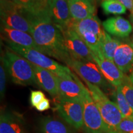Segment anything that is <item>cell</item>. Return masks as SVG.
Returning a JSON list of instances; mask_svg holds the SVG:
<instances>
[{
	"label": "cell",
	"mask_w": 133,
	"mask_h": 133,
	"mask_svg": "<svg viewBox=\"0 0 133 133\" xmlns=\"http://www.w3.org/2000/svg\"><path fill=\"white\" fill-rule=\"evenodd\" d=\"M45 97V95L41 91H31L30 102L31 105L35 108Z\"/></svg>",
	"instance_id": "4316f807"
},
{
	"label": "cell",
	"mask_w": 133,
	"mask_h": 133,
	"mask_svg": "<svg viewBox=\"0 0 133 133\" xmlns=\"http://www.w3.org/2000/svg\"><path fill=\"white\" fill-rule=\"evenodd\" d=\"M30 24L32 36L39 52L67 64L71 59L65 45L62 31L50 18L48 11L33 14L24 10Z\"/></svg>",
	"instance_id": "6da1fadb"
},
{
	"label": "cell",
	"mask_w": 133,
	"mask_h": 133,
	"mask_svg": "<svg viewBox=\"0 0 133 133\" xmlns=\"http://www.w3.org/2000/svg\"><path fill=\"white\" fill-rule=\"evenodd\" d=\"M59 28L64 36L66 49L71 58L80 61L94 62L91 50L72 28L70 26Z\"/></svg>",
	"instance_id": "9c48e42d"
},
{
	"label": "cell",
	"mask_w": 133,
	"mask_h": 133,
	"mask_svg": "<svg viewBox=\"0 0 133 133\" xmlns=\"http://www.w3.org/2000/svg\"><path fill=\"white\" fill-rule=\"evenodd\" d=\"M6 69L4 65L1 62L0 65V94L1 99L4 97L6 91Z\"/></svg>",
	"instance_id": "83f0119b"
},
{
	"label": "cell",
	"mask_w": 133,
	"mask_h": 133,
	"mask_svg": "<svg viewBox=\"0 0 133 133\" xmlns=\"http://www.w3.org/2000/svg\"><path fill=\"white\" fill-rule=\"evenodd\" d=\"M1 62L15 84L22 86L37 84L33 64L21 55L8 48L1 57Z\"/></svg>",
	"instance_id": "7a4b0ae2"
},
{
	"label": "cell",
	"mask_w": 133,
	"mask_h": 133,
	"mask_svg": "<svg viewBox=\"0 0 133 133\" xmlns=\"http://www.w3.org/2000/svg\"><path fill=\"white\" fill-rule=\"evenodd\" d=\"M1 25L30 33L31 26L24 9L10 0H1Z\"/></svg>",
	"instance_id": "ba28073f"
},
{
	"label": "cell",
	"mask_w": 133,
	"mask_h": 133,
	"mask_svg": "<svg viewBox=\"0 0 133 133\" xmlns=\"http://www.w3.org/2000/svg\"><path fill=\"white\" fill-rule=\"evenodd\" d=\"M99 133H118V132H116L115 131H110V132H99Z\"/></svg>",
	"instance_id": "836d02e7"
},
{
	"label": "cell",
	"mask_w": 133,
	"mask_h": 133,
	"mask_svg": "<svg viewBox=\"0 0 133 133\" xmlns=\"http://www.w3.org/2000/svg\"><path fill=\"white\" fill-rule=\"evenodd\" d=\"M120 44L121 41L119 39L111 37L105 31L104 38L101 45V52L105 58L114 61L115 53Z\"/></svg>",
	"instance_id": "44dd1931"
},
{
	"label": "cell",
	"mask_w": 133,
	"mask_h": 133,
	"mask_svg": "<svg viewBox=\"0 0 133 133\" xmlns=\"http://www.w3.org/2000/svg\"><path fill=\"white\" fill-rule=\"evenodd\" d=\"M119 86L126 101L133 110V83L129 76L124 75L123 82Z\"/></svg>",
	"instance_id": "d4e9b609"
},
{
	"label": "cell",
	"mask_w": 133,
	"mask_h": 133,
	"mask_svg": "<svg viewBox=\"0 0 133 133\" xmlns=\"http://www.w3.org/2000/svg\"><path fill=\"white\" fill-rule=\"evenodd\" d=\"M54 104L55 110L63 121L76 129L83 128V105L81 101L57 96L54 99Z\"/></svg>",
	"instance_id": "52a82bcc"
},
{
	"label": "cell",
	"mask_w": 133,
	"mask_h": 133,
	"mask_svg": "<svg viewBox=\"0 0 133 133\" xmlns=\"http://www.w3.org/2000/svg\"><path fill=\"white\" fill-rule=\"evenodd\" d=\"M71 18L76 21L96 16V5L88 0H68Z\"/></svg>",
	"instance_id": "ac0fdd59"
},
{
	"label": "cell",
	"mask_w": 133,
	"mask_h": 133,
	"mask_svg": "<svg viewBox=\"0 0 133 133\" xmlns=\"http://www.w3.org/2000/svg\"><path fill=\"white\" fill-rule=\"evenodd\" d=\"M51 108L49 100L47 98H44L39 104L35 107V109L39 112H44Z\"/></svg>",
	"instance_id": "f1b7e54d"
},
{
	"label": "cell",
	"mask_w": 133,
	"mask_h": 133,
	"mask_svg": "<svg viewBox=\"0 0 133 133\" xmlns=\"http://www.w3.org/2000/svg\"><path fill=\"white\" fill-rule=\"evenodd\" d=\"M88 1H91V3H94V4H96H96H97V0H88Z\"/></svg>",
	"instance_id": "d6a6232c"
},
{
	"label": "cell",
	"mask_w": 133,
	"mask_h": 133,
	"mask_svg": "<svg viewBox=\"0 0 133 133\" xmlns=\"http://www.w3.org/2000/svg\"><path fill=\"white\" fill-rule=\"evenodd\" d=\"M48 13L51 20L59 27H65L71 18L68 0H53L48 6Z\"/></svg>",
	"instance_id": "5bb4252c"
},
{
	"label": "cell",
	"mask_w": 133,
	"mask_h": 133,
	"mask_svg": "<svg viewBox=\"0 0 133 133\" xmlns=\"http://www.w3.org/2000/svg\"><path fill=\"white\" fill-rule=\"evenodd\" d=\"M92 58L99 66L100 70L110 84L117 88L121 85L124 78V75L116 66L114 61L105 58L101 52H92Z\"/></svg>",
	"instance_id": "8fae6325"
},
{
	"label": "cell",
	"mask_w": 133,
	"mask_h": 133,
	"mask_svg": "<svg viewBox=\"0 0 133 133\" xmlns=\"http://www.w3.org/2000/svg\"><path fill=\"white\" fill-rule=\"evenodd\" d=\"M81 102L83 105L84 125L83 128L84 132L99 133L115 131L105 123L99 108L93 100L89 89L85 86L83 88Z\"/></svg>",
	"instance_id": "5b68a950"
},
{
	"label": "cell",
	"mask_w": 133,
	"mask_h": 133,
	"mask_svg": "<svg viewBox=\"0 0 133 133\" xmlns=\"http://www.w3.org/2000/svg\"><path fill=\"white\" fill-rule=\"evenodd\" d=\"M36 84L51 96L56 97L59 96L57 78L54 74L48 70L33 64Z\"/></svg>",
	"instance_id": "2e32d148"
},
{
	"label": "cell",
	"mask_w": 133,
	"mask_h": 133,
	"mask_svg": "<svg viewBox=\"0 0 133 133\" xmlns=\"http://www.w3.org/2000/svg\"><path fill=\"white\" fill-rule=\"evenodd\" d=\"M116 131L118 133H133V118H123Z\"/></svg>",
	"instance_id": "484cf974"
},
{
	"label": "cell",
	"mask_w": 133,
	"mask_h": 133,
	"mask_svg": "<svg viewBox=\"0 0 133 133\" xmlns=\"http://www.w3.org/2000/svg\"><path fill=\"white\" fill-rule=\"evenodd\" d=\"M68 26L72 28L85 42L92 52H101V45L105 31L103 29L100 20L96 16L87 19H73Z\"/></svg>",
	"instance_id": "277c9868"
},
{
	"label": "cell",
	"mask_w": 133,
	"mask_h": 133,
	"mask_svg": "<svg viewBox=\"0 0 133 133\" xmlns=\"http://www.w3.org/2000/svg\"><path fill=\"white\" fill-rule=\"evenodd\" d=\"M104 29L109 35L119 38H127L132 31L131 23L121 16L111 17L102 22Z\"/></svg>",
	"instance_id": "9a60e30c"
},
{
	"label": "cell",
	"mask_w": 133,
	"mask_h": 133,
	"mask_svg": "<svg viewBox=\"0 0 133 133\" xmlns=\"http://www.w3.org/2000/svg\"><path fill=\"white\" fill-rule=\"evenodd\" d=\"M53 0H38L39 5L44 9H48L49 4Z\"/></svg>",
	"instance_id": "4dcf8cb0"
},
{
	"label": "cell",
	"mask_w": 133,
	"mask_h": 133,
	"mask_svg": "<svg viewBox=\"0 0 133 133\" xmlns=\"http://www.w3.org/2000/svg\"><path fill=\"white\" fill-rule=\"evenodd\" d=\"M128 76H129V78H130V79L131 80V81L133 83V70L131 71L130 74H129Z\"/></svg>",
	"instance_id": "1f68e13d"
},
{
	"label": "cell",
	"mask_w": 133,
	"mask_h": 133,
	"mask_svg": "<svg viewBox=\"0 0 133 133\" xmlns=\"http://www.w3.org/2000/svg\"><path fill=\"white\" fill-rule=\"evenodd\" d=\"M114 62L123 74L133 70V43L129 39L121 41L115 53Z\"/></svg>",
	"instance_id": "4fadbf2b"
},
{
	"label": "cell",
	"mask_w": 133,
	"mask_h": 133,
	"mask_svg": "<svg viewBox=\"0 0 133 133\" xmlns=\"http://www.w3.org/2000/svg\"><path fill=\"white\" fill-rule=\"evenodd\" d=\"M17 116L9 112H1L0 133H24L22 123Z\"/></svg>",
	"instance_id": "ffe728a7"
},
{
	"label": "cell",
	"mask_w": 133,
	"mask_h": 133,
	"mask_svg": "<svg viewBox=\"0 0 133 133\" xmlns=\"http://www.w3.org/2000/svg\"><path fill=\"white\" fill-rule=\"evenodd\" d=\"M84 82L88 86L93 100L99 108L105 123L111 129L116 131L117 126L123 118L117 105L111 101L97 86L88 81Z\"/></svg>",
	"instance_id": "8992f818"
},
{
	"label": "cell",
	"mask_w": 133,
	"mask_h": 133,
	"mask_svg": "<svg viewBox=\"0 0 133 133\" xmlns=\"http://www.w3.org/2000/svg\"><path fill=\"white\" fill-rule=\"evenodd\" d=\"M84 81L91 83L99 88H107V81L95 62L80 61L71 58L66 64Z\"/></svg>",
	"instance_id": "30bf717a"
},
{
	"label": "cell",
	"mask_w": 133,
	"mask_h": 133,
	"mask_svg": "<svg viewBox=\"0 0 133 133\" xmlns=\"http://www.w3.org/2000/svg\"><path fill=\"white\" fill-rule=\"evenodd\" d=\"M132 43H133V37H132Z\"/></svg>",
	"instance_id": "8d00e7d4"
},
{
	"label": "cell",
	"mask_w": 133,
	"mask_h": 133,
	"mask_svg": "<svg viewBox=\"0 0 133 133\" xmlns=\"http://www.w3.org/2000/svg\"><path fill=\"white\" fill-rule=\"evenodd\" d=\"M71 126L64 121L48 116L41 119L39 133H74Z\"/></svg>",
	"instance_id": "d6986e66"
},
{
	"label": "cell",
	"mask_w": 133,
	"mask_h": 133,
	"mask_svg": "<svg viewBox=\"0 0 133 133\" xmlns=\"http://www.w3.org/2000/svg\"><path fill=\"white\" fill-rule=\"evenodd\" d=\"M59 97L81 101L84 85L75 75L71 77L61 78L56 76Z\"/></svg>",
	"instance_id": "7c38bea8"
},
{
	"label": "cell",
	"mask_w": 133,
	"mask_h": 133,
	"mask_svg": "<svg viewBox=\"0 0 133 133\" xmlns=\"http://www.w3.org/2000/svg\"><path fill=\"white\" fill-rule=\"evenodd\" d=\"M23 9L26 12L31 14H36L43 11H48V9H44L39 5L38 0H10Z\"/></svg>",
	"instance_id": "cb8c5ba5"
},
{
	"label": "cell",
	"mask_w": 133,
	"mask_h": 133,
	"mask_svg": "<svg viewBox=\"0 0 133 133\" xmlns=\"http://www.w3.org/2000/svg\"><path fill=\"white\" fill-rule=\"evenodd\" d=\"M5 43L8 49L21 55L32 64L51 71L56 76L61 78L74 76V74L69 68L59 64L37 50L24 47L9 41H5Z\"/></svg>",
	"instance_id": "3957f363"
},
{
	"label": "cell",
	"mask_w": 133,
	"mask_h": 133,
	"mask_svg": "<svg viewBox=\"0 0 133 133\" xmlns=\"http://www.w3.org/2000/svg\"><path fill=\"white\" fill-rule=\"evenodd\" d=\"M101 6L106 15H120L126 12V8L118 0H102Z\"/></svg>",
	"instance_id": "603a6c76"
},
{
	"label": "cell",
	"mask_w": 133,
	"mask_h": 133,
	"mask_svg": "<svg viewBox=\"0 0 133 133\" xmlns=\"http://www.w3.org/2000/svg\"><path fill=\"white\" fill-rule=\"evenodd\" d=\"M131 17H132V21H133V9H132V11H131Z\"/></svg>",
	"instance_id": "e575fe53"
},
{
	"label": "cell",
	"mask_w": 133,
	"mask_h": 133,
	"mask_svg": "<svg viewBox=\"0 0 133 133\" xmlns=\"http://www.w3.org/2000/svg\"><path fill=\"white\" fill-rule=\"evenodd\" d=\"M121 4H122L126 8V9H128L131 12L133 9V0H118Z\"/></svg>",
	"instance_id": "f546056e"
},
{
	"label": "cell",
	"mask_w": 133,
	"mask_h": 133,
	"mask_svg": "<svg viewBox=\"0 0 133 133\" xmlns=\"http://www.w3.org/2000/svg\"><path fill=\"white\" fill-rule=\"evenodd\" d=\"M114 97L116 104L119 108L123 118H133V110L123 94L120 86L116 88V91L114 92Z\"/></svg>",
	"instance_id": "7402d4cb"
},
{
	"label": "cell",
	"mask_w": 133,
	"mask_h": 133,
	"mask_svg": "<svg viewBox=\"0 0 133 133\" xmlns=\"http://www.w3.org/2000/svg\"><path fill=\"white\" fill-rule=\"evenodd\" d=\"M1 32L4 41H9L24 47L31 48L39 51L37 45L30 34L24 31L1 26Z\"/></svg>",
	"instance_id": "e0dca14e"
},
{
	"label": "cell",
	"mask_w": 133,
	"mask_h": 133,
	"mask_svg": "<svg viewBox=\"0 0 133 133\" xmlns=\"http://www.w3.org/2000/svg\"><path fill=\"white\" fill-rule=\"evenodd\" d=\"M102 0H97V3H99V2H101V1H102Z\"/></svg>",
	"instance_id": "d590c367"
}]
</instances>
